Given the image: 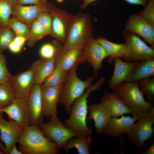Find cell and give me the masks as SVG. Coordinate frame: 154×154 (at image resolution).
<instances>
[{
  "label": "cell",
  "mask_w": 154,
  "mask_h": 154,
  "mask_svg": "<svg viewBox=\"0 0 154 154\" xmlns=\"http://www.w3.org/2000/svg\"><path fill=\"white\" fill-rule=\"evenodd\" d=\"M106 80L101 77L88 88L84 92L73 102L69 114L70 116L64 123L68 128L78 134H92V130L87 126L86 120L88 112V99L91 93L100 89Z\"/></svg>",
  "instance_id": "6da1fadb"
},
{
  "label": "cell",
  "mask_w": 154,
  "mask_h": 154,
  "mask_svg": "<svg viewBox=\"0 0 154 154\" xmlns=\"http://www.w3.org/2000/svg\"><path fill=\"white\" fill-rule=\"evenodd\" d=\"M17 143L23 154H57L60 149L38 126L32 125L23 129Z\"/></svg>",
  "instance_id": "7a4b0ae2"
},
{
  "label": "cell",
  "mask_w": 154,
  "mask_h": 154,
  "mask_svg": "<svg viewBox=\"0 0 154 154\" xmlns=\"http://www.w3.org/2000/svg\"><path fill=\"white\" fill-rule=\"evenodd\" d=\"M112 92L132 110L133 116H144L154 108L153 103L146 100L136 82H123L112 89Z\"/></svg>",
  "instance_id": "3957f363"
},
{
  "label": "cell",
  "mask_w": 154,
  "mask_h": 154,
  "mask_svg": "<svg viewBox=\"0 0 154 154\" xmlns=\"http://www.w3.org/2000/svg\"><path fill=\"white\" fill-rule=\"evenodd\" d=\"M93 28L91 17L88 13H80L72 15L64 48L83 49L93 38Z\"/></svg>",
  "instance_id": "277c9868"
},
{
  "label": "cell",
  "mask_w": 154,
  "mask_h": 154,
  "mask_svg": "<svg viewBox=\"0 0 154 154\" xmlns=\"http://www.w3.org/2000/svg\"><path fill=\"white\" fill-rule=\"evenodd\" d=\"M78 64L75 65L68 71L66 79L63 83L59 103L64 107L69 115L72 104L86 89L92 84L96 77L94 76L82 80L78 76L77 69Z\"/></svg>",
  "instance_id": "5b68a950"
},
{
  "label": "cell",
  "mask_w": 154,
  "mask_h": 154,
  "mask_svg": "<svg viewBox=\"0 0 154 154\" xmlns=\"http://www.w3.org/2000/svg\"><path fill=\"white\" fill-rule=\"evenodd\" d=\"M123 37L125 40L126 51L121 58L127 62H140L154 59V48L148 46L137 35L125 30Z\"/></svg>",
  "instance_id": "8992f818"
},
{
  "label": "cell",
  "mask_w": 154,
  "mask_h": 154,
  "mask_svg": "<svg viewBox=\"0 0 154 154\" xmlns=\"http://www.w3.org/2000/svg\"><path fill=\"white\" fill-rule=\"evenodd\" d=\"M47 123L42 122L38 127L47 137L59 149L62 148L71 138L78 135L62 123L57 115L50 117Z\"/></svg>",
  "instance_id": "52a82bcc"
},
{
  "label": "cell",
  "mask_w": 154,
  "mask_h": 154,
  "mask_svg": "<svg viewBox=\"0 0 154 154\" xmlns=\"http://www.w3.org/2000/svg\"><path fill=\"white\" fill-rule=\"evenodd\" d=\"M135 123L127 135L129 141L139 149H143L145 141L151 138L154 133V108L146 116L139 118Z\"/></svg>",
  "instance_id": "ba28073f"
},
{
  "label": "cell",
  "mask_w": 154,
  "mask_h": 154,
  "mask_svg": "<svg viewBox=\"0 0 154 154\" xmlns=\"http://www.w3.org/2000/svg\"><path fill=\"white\" fill-rule=\"evenodd\" d=\"M49 11L52 19L50 36L64 44L67 38L72 15L50 2Z\"/></svg>",
  "instance_id": "9c48e42d"
},
{
  "label": "cell",
  "mask_w": 154,
  "mask_h": 154,
  "mask_svg": "<svg viewBox=\"0 0 154 154\" xmlns=\"http://www.w3.org/2000/svg\"><path fill=\"white\" fill-rule=\"evenodd\" d=\"M23 129L15 121L5 120L3 113L0 112V138L5 146L2 154H9L13 147L17 143Z\"/></svg>",
  "instance_id": "30bf717a"
},
{
  "label": "cell",
  "mask_w": 154,
  "mask_h": 154,
  "mask_svg": "<svg viewBox=\"0 0 154 154\" xmlns=\"http://www.w3.org/2000/svg\"><path fill=\"white\" fill-rule=\"evenodd\" d=\"M50 2L42 0L40 3L29 5L16 4L12 7V15L30 27L40 14L49 11Z\"/></svg>",
  "instance_id": "8fae6325"
},
{
  "label": "cell",
  "mask_w": 154,
  "mask_h": 154,
  "mask_svg": "<svg viewBox=\"0 0 154 154\" xmlns=\"http://www.w3.org/2000/svg\"><path fill=\"white\" fill-rule=\"evenodd\" d=\"M0 112L6 114L9 119L16 122L23 129L31 125L27 99L17 97Z\"/></svg>",
  "instance_id": "7c38bea8"
},
{
  "label": "cell",
  "mask_w": 154,
  "mask_h": 154,
  "mask_svg": "<svg viewBox=\"0 0 154 154\" xmlns=\"http://www.w3.org/2000/svg\"><path fill=\"white\" fill-rule=\"evenodd\" d=\"M125 30L139 36L154 48V27L137 14L132 15L128 18Z\"/></svg>",
  "instance_id": "4fadbf2b"
},
{
  "label": "cell",
  "mask_w": 154,
  "mask_h": 154,
  "mask_svg": "<svg viewBox=\"0 0 154 154\" xmlns=\"http://www.w3.org/2000/svg\"><path fill=\"white\" fill-rule=\"evenodd\" d=\"M113 61L114 72L108 82V86L112 89L123 82H129L138 62L126 61L119 58Z\"/></svg>",
  "instance_id": "5bb4252c"
},
{
  "label": "cell",
  "mask_w": 154,
  "mask_h": 154,
  "mask_svg": "<svg viewBox=\"0 0 154 154\" xmlns=\"http://www.w3.org/2000/svg\"><path fill=\"white\" fill-rule=\"evenodd\" d=\"M86 61L91 65L96 77L102 68L103 62L107 55L101 46L93 37L90 39L83 49Z\"/></svg>",
  "instance_id": "9a60e30c"
},
{
  "label": "cell",
  "mask_w": 154,
  "mask_h": 154,
  "mask_svg": "<svg viewBox=\"0 0 154 154\" xmlns=\"http://www.w3.org/2000/svg\"><path fill=\"white\" fill-rule=\"evenodd\" d=\"M9 81L17 97L27 99L35 84L33 70L31 67L25 71L12 75Z\"/></svg>",
  "instance_id": "2e32d148"
},
{
  "label": "cell",
  "mask_w": 154,
  "mask_h": 154,
  "mask_svg": "<svg viewBox=\"0 0 154 154\" xmlns=\"http://www.w3.org/2000/svg\"><path fill=\"white\" fill-rule=\"evenodd\" d=\"M83 49L78 48L60 49L55 57L56 66L68 71L75 65L86 61Z\"/></svg>",
  "instance_id": "e0dca14e"
},
{
  "label": "cell",
  "mask_w": 154,
  "mask_h": 154,
  "mask_svg": "<svg viewBox=\"0 0 154 154\" xmlns=\"http://www.w3.org/2000/svg\"><path fill=\"white\" fill-rule=\"evenodd\" d=\"M138 119L135 116L131 117L123 115L119 118L111 117L104 132L106 135L112 137H119L124 134L127 135Z\"/></svg>",
  "instance_id": "ac0fdd59"
},
{
  "label": "cell",
  "mask_w": 154,
  "mask_h": 154,
  "mask_svg": "<svg viewBox=\"0 0 154 154\" xmlns=\"http://www.w3.org/2000/svg\"><path fill=\"white\" fill-rule=\"evenodd\" d=\"M41 85L35 84L27 99L31 125L38 126L44 116L41 98Z\"/></svg>",
  "instance_id": "d6986e66"
},
{
  "label": "cell",
  "mask_w": 154,
  "mask_h": 154,
  "mask_svg": "<svg viewBox=\"0 0 154 154\" xmlns=\"http://www.w3.org/2000/svg\"><path fill=\"white\" fill-rule=\"evenodd\" d=\"M63 84L46 88H41V94L44 116L48 118L57 115V105Z\"/></svg>",
  "instance_id": "ffe728a7"
},
{
  "label": "cell",
  "mask_w": 154,
  "mask_h": 154,
  "mask_svg": "<svg viewBox=\"0 0 154 154\" xmlns=\"http://www.w3.org/2000/svg\"><path fill=\"white\" fill-rule=\"evenodd\" d=\"M102 104L111 117L117 118L133 112L114 92L105 91L101 98Z\"/></svg>",
  "instance_id": "44dd1931"
},
{
  "label": "cell",
  "mask_w": 154,
  "mask_h": 154,
  "mask_svg": "<svg viewBox=\"0 0 154 154\" xmlns=\"http://www.w3.org/2000/svg\"><path fill=\"white\" fill-rule=\"evenodd\" d=\"M88 111L89 114L88 121H94L96 132L99 133L104 132L111 117L100 103L88 106Z\"/></svg>",
  "instance_id": "7402d4cb"
},
{
  "label": "cell",
  "mask_w": 154,
  "mask_h": 154,
  "mask_svg": "<svg viewBox=\"0 0 154 154\" xmlns=\"http://www.w3.org/2000/svg\"><path fill=\"white\" fill-rule=\"evenodd\" d=\"M55 57L41 58L35 61L31 67L33 70L35 84L41 85L56 67Z\"/></svg>",
  "instance_id": "603a6c76"
},
{
  "label": "cell",
  "mask_w": 154,
  "mask_h": 154,
  "mask_svg": "<svg viewBox=\"0 0 154 154\" xmlns=\"http://www.w3.org/2000/svg\"><path fill=\"white\" fill-rule=\"evenodd\" d=\"M96 40L106 53L109 63H111L116 58H122L125 56L126 51L125 43H114L103 37H98Z\"/></svg>",
  "instance_id": "cb8c5ba5"
},
{
  "label": "cell",
  "mask_w": 154,
  "mask_h": 154,
  "mask_svg": "<svg viewBox=\"0 0 154 154\" xmlns=\"http://www.w3.org/2000/svg\"><path fill=\"white\" fill-rule=\"evenodd\" d=\"M91 142V135L78 134L70 139L62 149L67 152L70 149L74 148L79 154H89Z\"/></svg>",
  "instance_id": "d4e9b609"
},
{
  "label": "cell",
  "mask_w": 154,
  "mask_h": 154,
  "mask_svg": "<svg viewBox=\"0 0 154 154\" xmlns=\"http://www.w3.org/2000/svg\"><path fill=\"white\" fill-rule=\"evenodd\" d=\"M154 76V59L138 62L129 82H137Z\"/></svg>",
  "instance_id": "484cf974"
},
{
  "label": "cell",
  "mask_w": 154,
  "mask_h": 154,
  "mask_svg": "<svg viewBox=\"0 0 154 154\" xmlns=\"http://www.w3.org/2000/svg\"><path fill=\"white\" fill-rule=\"evenodd\" d=\"M68 71L56 66L41 85V88H46L63 84L66 79Z\"/></svg>",
  "instance_id": "4316f807"
},
{
  "label": "cell",
  "mask_w": 154,
  "mask_h": 154,
  "mask_svg": "<svg viewBox=\"0 0 154 154\" xmlns=\"http://www.w3.org/2000/svg\"><path fill=\"white\" fill-rule=\"evenodd\" d=\"M46 35H48L44 27L36 20L29 27V33L27 42V45L32 47L37 41Z\"/></svg>",
  "instance_id": "83f0119b"
},
{
  "label": "cell",
  "mask_w": 154,
  "mask_h": 154,
  "mask_svg": "<svg viewBox=\"0 0 154 154\" xmlns=\"http://www.w3.org/2000/svg\"><path fill=\"white\" fill-rule=\"evenodd\" d=\"M9 81L0 84V110L9 105L17 98Z\"/></svg>",
  "instance_id": "f1b7e54d"
},
{
  "label": "cell",
  "mask_w": 154,
  "mask_h": 154,
  "mask_svg": "<svg viewBox=\"0 0 154 154\" xmlns=\"http://www.w3.org/2000/svg\"><path fill=\"white\" fill-rule=\"evenodd\" d=\"M61 43L56 39L52 42L43 44L39 50L40 56L44 59H50L56 57L58 50L63 45Z\"/></svg>",
  "instance_id": "f546056e"
},
{
  "label": "cell",
  "mask_w": 154,
  "mask_h": 154,
  "mask_svg": "<svg viewBox=\"0 0 154 154\" xmlns=\"http://www.w3.org/2000/svg\"><path fill=\"white\" fill-rule=\"evenodd\" d=\"M7 27L14 32L15 36H23L27 38L29 33V27L15 16L10 17L8 21Z\"/></svg>",
  "instance_id": "4dcf8cb0"
},
{
  "label": "cell",
  "mask_w": 154,
  "mask_h": 154,
  "mask_svg": "<svg viewBox=\"0 0 154 154\" xmlns=\"http://www.w3.org/2000/svg\"><path fill=\"white\" fill-rule=\"evenodd\" d=\"M138 87L147 100L153 103L154 100V78H146L137 82Z\"/></svg>",
  "instance_id": "1f68e13d"
},
{
  "label": "cell",
  "mask_w": 154,
  "mask_h": 154,
  "mask_svg": "<svg viewBox=\"0 0 154 154\" xmlns=\"http://www.w3.org/2000/svg\"><path fill=\"white\" fill-rule=\"evenodd\" d=\"M15 36L14 32L8 27L0 26V52L8 49Z\"/></svg>",
  "instance_id": "d6a6232c"
},
{
  "label": "cell",
  "mask_w": 154,
  "mask_h": 154,
  "mask_svg": "<svg viewBox=\"0 0 154 154\" xmlns=\"http://www.w3.org/2000/svg\"><path fill=\"white\" fill-rule=\"evenodd\" d=\"M144 9L137 14L154 27V0H148Z\"/></svg>",
  "instance_id": "836d02e7"
},
{
  "label": "cell",
  "mask_w": 154,
  "mask_h": 154,
  "mask_svg": "<svg viewBox=\"0 0 154 154\" xmlns=\"http://www.w3.org/2000/svg\"><path fill=\"white\" fill-rule=\"evenodd\" d=\"M12 12V7L5 0H0V26L7 27Z\"/></svg>",
  "instance_id": "e575fe53"
},
{
  "label": "cell",
  "mask_w": 154,
  "mask_h": 154,
  "mask_svg": "<svg viewBox=\"0 0 154 154\" xmlns=\"http://www.w3.org/2000/svg\"><path fill=\"white\" fill-rule=\"evenodd\" d=\"M37 20L45 29L48 35H50L52 19L51 15L48 11H44L41 13Z\"/></svg>",
  "instance_id": "d590c367"
},
{
  "label": "cell",
  "mask_w": 154,
  "mask_h": 154,
  "mask_svg": "<svg viewBox=\"0 0 154 154\" xmlns=\"http://www.w3.org/2000/svg\"><path fill=\"white\" fill-rule=\"evenodd\" d=\"M12 75L7 67L5 56L0 52V84L9 81Z\"/></svg>",
  "instance_id": "8d00e7d4"
},
{
  "label": "cell",
  "mask_w": 154,
  "mask_h": 154,
  "mask_svg": "<svg viewBox=\"0 0 154 154\" xmlns=\"http://www.w3.org/2000/svg\"><path fill=\"white\" fill-rule=\"evenodd\" d=\"M22 48V47L17 44L13 40L9 44L8 49L13 53L17 54L21 51Z\"/></svg>",
  "instance_id": "74e56055"
},
{
  "label": "cell",
  "mask_w": 154,
  "mask_h": 154,
  "mask_svg": "<svg viewBox=\"0 0 154 154\" xmlns=\"http://www.w3.org/2000/svg\"><path fill=\"white\" fill-rule=\"evenodd\" d=\"M27 39V38L23 36H15L13 40L17 44L23 47Z\"/></svg>",
  "instance_id": "f35d334b"
},
{
  "label": "cell",
  "mask_w": 154,
  "mask_h": 154,
  "mask_svg": "<svg viewBox=\"0 0 154 154\" xmlns=\"http://www.w3.org/2000/svg\"><path fill=\"white\" fill-rule=\"evenodd\" d=\"M42 0H17L16 4L23 5H34L38 3Z\"/></svg>",
  "instance_id": "ab89813d"
},
{
  "label": "cell",
  "mask_w": 154,
  "mask_h": 154,
  "mask_svg": "<svg viewBox=\"0 0 154 154\" xmlns=\"http://www.w3.org/2000/svg\"><path fill=\"white\" fill-rule=\"evenodd\" d=\"M128 3L133 5H141L144 7L146 5L148 0H123Z\"/></svg>",
  "instance_id": "60d3db41"
},
{
  "label": "cell",
  "mask_w": 154,
  "mask_h": 154,
  "mask_svg": "<svg viewBox=\"0 0 154 154\" xmlns=\"http://www.w3.org/2000/svg\"><path fill=\"white\" fill-rule=\"evenodd\" d=\"M143 154H154V141L153 140L149 148L145 151L142 152Z\"/></svg>",
  "instance_id": "b9f144b4"
},
{
  "label": "cell",
  "mask_w": 154,
  "mask_h": 154,
  "mask_svg": "<svg viewBox=\"0 0 154 154\" xmlns=\"http://www.w3.org/2000/svg\"><path fill=\"white\" fill-rule=\"evenodd\" d=\"M98 0H84V3L80 6L81 9H86L90 4Z\"/></svg>",
  "instance_id": "7bdbcfd3"
},
{
  "label": "cell",
  "mask_w": 154,
  "mask_h": 154,
  "mask_svg": "<svg viewBox=\"0 0 154 154\" xmlns=\"http://www.w3.org/2000/svg\"><path fill=\"white\" fill-rule=\"evenodd\" d=\"M9 154H23V153L17 148L16 145L13 146Z\"/></svg>",
  "instance_id": "ee69618b"
},
{
  "label": "cell",
  "mask_w": 154,
  "mask_h": 154,
  "mask_svg": "<svg viewBox=\"0 0 154 154\" xmlns=\"http://www.w3.org/2000/svg\"><path fill=\"white\" fill-rule=\"evenodd\" d=\"M12 7L16 4L17 0H5Z\"/></svg>",
  "instance_id": "f6af8a7d"
},
{
  "label": "cell",
  "mask_w": 154,
  "mask_h": 154,
  "mask_svg": "<svg viewBox=\"0 0 154 154\" xmlns=\"http://www.w3.org/2000/svg\"><path fill=\"white\" fill-rule=\"evenodd\" d=\"M0 149L1 151L0 152V153L2 154V153L4 151L5 149V145L1 140L0 138Z\"/></svg>",
  "instance_id": "bcb514c9"
},
{
  "label": "cell",
  "mask_w": 154,
  "mask_h": 154,
  "mask_svg": "<svg viewBox=\"0 0 154 154\" xmlns=\"http://www.w3.org/2000/svg\"><path fill=\"white\" fill-rule=\"evenodd\" d=\"M56 0L58 3H61L62 2H63V1L64 0Z\"/></svg>",
  "instance_id": "7dc6e473"
},
{
  "label": "cell",
  "mask_w": 154,
  "mask_h": 154,
  "mask_svg": "<svg viewBox=\"0 0 154 154\" xmlns=\"http://www.w3.org/2000/svg\"><path fill=\"white\" fill-rule=\"evenodd\" d=\"M84 1V0H83Z\"/></svg>",
  "instance_id": "c3c4849f"
}]
</instances>
